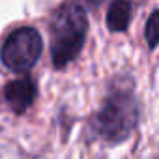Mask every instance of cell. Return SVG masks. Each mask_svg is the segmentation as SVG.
I'll return each instance as SVG.
<instances>
[{
    "label": "cell",
    "mask_w": 159,
    "mask_h": 159,
    "mask_svg": "<svg viewBox=\"0 0 159 159\" xmlns=\"http://www.w3.org/2000/svg\"><path fill=\"white\" fill-rule=\"evenodd\" d=\"M51 58L56 69L71 64L83 51L88 34V15L77 2L62 4L51 19Z\"/></svg>",
    "instance_id": "2"
},
{
    "label": "cell",
    "mask_w": 159,
    "mask_h": 159,
    "mask_svg": "<svg viewBox=\"0 0 159 159\" xmlns=\"http://www.w3.org/2000/svg\"><path fill=\"white\" fill-rule=\"evenodd\" d=\"M146 41H148V47L150 49H155L157 41H159V11L155 10L148 23H146Z\"/></svg>",
    "instance_id": "6"
},
{
    "label": "cell",
    "mask_w": 159,
    "mask_h": 159,
    "mask_svg": "<svg viewBox=\"0 0 159 159\" xmlns=\"http://www.w3.org/2000/svg\"><path fill=\"white\" fill-rule=\"evenodd\" d=\"M4 96H6V101L11 107V111L21 114L34 103V99H36V86L32 83V79L23 77V79H17V81H11V83L6 84Z\"/></svg>",
    "instance_id": "4"
},
{
    "label": "cell",
    "mask_w": 159,
    "mask_h": 159,
    "mask_svg": "<svg viewBox=\"0 0 159 159\" xmlns=\"http://www.w3.org/2000/svg\"><path fill=\"white\" fill-rule=\"evenodd\" d=\"M137 118L139 107L133 92V83L129 79H120L109 90V96L101 111L96 114L92 127L99 139L118 144L133 133Z\"/></svg>",
    "instance_id": "1"
},
{
    "label": "cell",
    "mask_w": 159,
    "mask_h": 159,
    "mask_svg": "<svg viewBox=\"0 0 159 159\" xmlns=\"http://www.w3.org/2000/svg\"><path fill=\"white\" fill-rule=\"evenodd\" d=\"M131 21V4L129 2H112L107 11V26L111 32H125Z\"/></svg>",
    "instance_id": "5"
},
{
    "label": "cell",
    "mask_w": 159,
    "mask_h": 159,
    "mask_svg": "<svg viewBox=\"0 0 159 159\" xmlns=\"http://www.w3.org/2000/svg\"><path fill=\"white\" fill-rule=\"evenodd\" d=\"M41 49V36L30 26H23L8 36V39L2 45V51H0V56H2L4 66H8L10 69L28 71L38 62Z\"/></svg>",
    "instance_id": "3"
}]
</instances>
